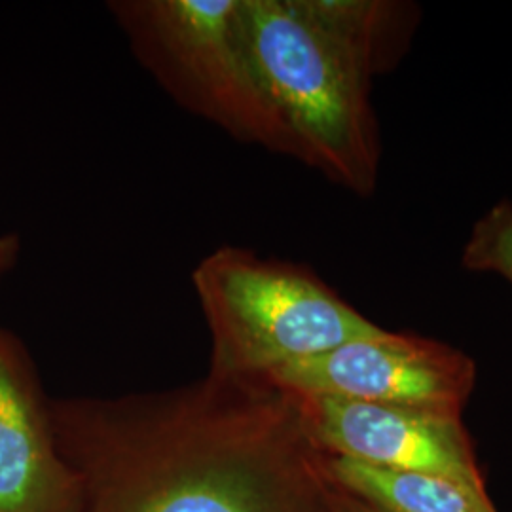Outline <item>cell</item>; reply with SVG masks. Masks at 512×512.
I'll use <instances>...</instances> for the list:
<instances>
[{"mask_svg":"<svg viewBox=\"0 0 512 512\" xmlns=\"http://www.w3.org/2000/svg\"><path fill=\"white\" fill-rule=\"evenodd\" d=\"M332 480L378 512H495L488 495L440 476L401 473L329 454Z\"/></svg>","mask_w":512,"mask_h":512,"instance_id":"cell-8","label":"cell"},{"mask_svg":"<svg viewBox=\"0 0 512 512\" xmlns=\"http://www.w3.org/2000/svg\"><path fill=\"white\" fill-rule=\"evenodd\" d=\"M239 14L283 156L355 196H372L382 164L374 76L315 0H239Z\"/></svg>","mask_w":512,"mask_h":512,"instance_id":"cell-2","label":"cell"},{"mask_svg":"<svg viewBox=\"0 0 512 512\" xmlns=\"http://www.w3.org/2000/svg\"><path fill=\"white\" fill-rule=\"evenodd\" d=\"M298 395L340 397L461 414L475 387V363L459 349L384 330L270 376Z\"/></svg>","mask_w":512,"mask_h":512,"instance_id":"cell-5","label":"cell"},{"mask_svg":"<svg viewBox=\"0 0 512 512\" xmlns=\"http://www.w3.org/2000/svg\"><path fill=\"white\" fill-rule=\"evenodd\" d=\"M71 512H344L300 397L266 376L50 404Z\"/></svg>","mask_w":512,"mask_h":512,"instance_id":"cell-1","label":"cell"},{"mask_svg":"<svg viewBox=\"0 0 512 512\" xmlns=\"http://www.w3.org/2000/svg\"><path fill=\"white\" fill-rule=\"evenodd\" d=\"M192 287L211 332V372L270 376L385 329L317 275L224 245L203 256Z\"/></svg>","mask_w":512,"mask_h":512,"instance_id":"cell-3","label":"cell"},{"mask_svg":"<svg viewBox=\"0 0 512 512\" xmlns=\"http://www.w3.org/2000/svg\"><path fill=\"white\" fill-rule=\"evenodd\" d=\"M461 264L469 272L499 275L512 287V202L501 200L476 220Z\"/></svg>","mask_w":512,"mask_h":512,"instance_id":"cell-10","label":"cell"},{"mask_svg":"<svg viewBox=\"0 0 512 512\" xmlns=\"http://www.w3.org/2000/svg\"><path fill=\"white\" fill-rule=\"evenodd\" d=\"M73 476L18 338L0 329V512H71Z\"/></svg>","mask_w":512,"mask_h":512,"instance_id":"cell-7","label":"cell"},{"mask_svg":"<svg viewBox=\"0 0 512 512\" xmlns=\"http://www.w3.org/2000/svg\"><path fill=\"white\" fill-rule=\"evenodd\" d=\"M315 6L374 78L397 67L420 21L418 6L397 0H315Z\"/></svg>","mask_w":512,"mask_h":512,"instance_id":"cell-9","label":"cell"},{"mask_svg":"<svg viewBox=\"0 0 512 512\" xmlns=\"http://www.w3.org/2000/svg\"><path fill=\"white\" fill-rule=\"evenodd\" d=\"M141 67L177 105L243 145L283 154L249 54L239 0L107 4Z\"/></svg>","mask_w":512,"mask_h":512,"instance_id":"cell-4","label":"cell"},{"mask_svg":"<svg viewBox=\"0 0 512 512\" xmlns=\"http://www.w3.org/2000/svg\"><path fill=\"white\" fill-rule=\"evenodd\" d=\"M342 507H344V512H355L353 503H351V497L344 490H342Z\"/></svg>","mask_w":512,"mask_h":512,"instance_id":"cell-13","label":"cell"},{"mask_svg":"<svg viewBox=\"0 0 512 512\" xmlns=\"http://www.w3.org/2000/svg\"><path fill=\"white\" fill-rule=\"evenodd\" d=\"M349 497H351V503H353V509H355V512H378V511H374V509H372V507H368V505H365V503H363V501H359V499H355V497H353V495H349Z\"/></svg>","mask_w":512,"mask_h":512,"instance_id":"cell-12","label":"cell"},{"mask_svg":"<svg viewBox=\"0 0 512 512\" xmlns=\"http://www.w3.org/2000/svg\"><path fill=\"white\" fill-rule=\"evenodd\" d=\"M21 256V238L18 234H0V281L10 274Z\"/></svg>","mask_w":512,"mask_h":512,"instance_id":"cell-11","label":"cell"},{"mask_svg":"<svg viewBox=\"0 0 512 512\" xmlns=\"http://www.w3.org/2000/svg\"><path fill=\"white\" fill-rule=\"evenodd\" d=\"M298 397L313 437L329 454L389 471L440 476L486 495L461 414L340 397Z\"/></svg>","mask_w":512,"mask_h":512,"instance_id":"cell-6","label":"cell"}]
</instances>
